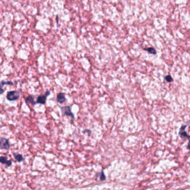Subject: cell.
Returning a JSON list of instances; mask_svg holds the SVG:
<instances>
[{
	"instance_id": "obj_9",
	"label": "cell",
	"mask_w": 190,
	"mask_h": 190,
	"mask_svg": "<svg viewBox=\"0 0 190 190\" xmlns=\"http://www.w3.org/2000/svg\"><path fill=\"white\" fill-rule=\"evenodd\" d=\"M26 103H30L34 106H35V104H36V102H35L34 101V96L33 95H30L29 96H28L26 99Z\"/></svg>"
},
{
	"instance_id": "obj_3",
	"label": "cell",
	"mask_w": 190,
	"mask_h": 190,
	"mask_svg": "<svg viewBox=\"0 0 190 190\" xmlns=\"http://www.w3.org/2000/svg\"><path fill=\"white\" fill-rule=\"evenodd\" d=\"M50 94V93L49 91H47L46 94L45 95H41L38 96V98H37V101H36V103L37 104H45L46 103V99H47V97L48 95Z\"/></svg>"
},
{
	"instance_id": "obj_10",
	"label": "cell",
	"mask_w": 190,
	"mask_h": 190,
	"mask_svg": "<svg viewBox=\"0 0 190 190\" xmlns=\"http://www.w3.org/2000/svg\"><path fill=\"white\" fill-rule=\"evenodd\" d=\"M13 156L15 159L18 162H21L24 161V158L22 155L18 153H13Z\"/></svg>"
},
{
	"instance_id": "obj_13",
	"label": "cell",
	"mask_w": 190,
	"mask_h": 190,
	"mask_svg": "<svg viewBox=\"0 0 190 190\" xmlns=\"http://www.w3.org/2000/svg\"><path fill=\"white\" fill-rule=\"evenodd\" d=\"M100 179H101V181H104V180L106 179V177H105V175L104 174V171H102V172L100 175Z\"/></svg>"
},
{
	"instance_id": "obj_5",
	"label": "cell",
	"mask_w": 190,
	"mask_h": 190,
	"mask_svg": "<svg viewBox=\"0 0 190 190\" xmlns=\"http://www.w3.org/2000/svg\"><path fill=\"white\" fill-rule=\"evenodd\" d=\"M0 163L2 164H6L7 167L11 166L12 165L11 161L7 160V158L4 156L0 157Z\"/></svg>"
},
{
	"instance_id": "obj_8",
	"label": "cell",
	"mask_w": 190,
	"mask_h": 190,
	"mask_svg": "<svg viewBox=\"0 0 190 190\" xmlns=\"http://www.w3.org/2000/svg\"><path fill=\"white\" fill-rule=\"evenodd\" d=\"M57 100L60 104L63 103L66 101V98L65 94L62 93L59 94L57 96Z\"/></svg>"
},
{
	"instance_id": "obj_11",
	"label": "cell",
	"mask_w": 190,
	"mask_h": 190,
	"mask_svg": "<svg viewBox=\"0 0 190 190\" xmlns=\"http://www.w3.org/2000/svg\"><path fill=\"white\" fill-rule=\"evenodd\" d=\"M144 50L147 51L148 53L151 54H153V55H155L156 54V51L154 49V48H144Z\"/></svg>"
},
{
	"instance_id": "obj_2",
	"label": "cell",
	"mask_w": 190,
	"mask_h": 190,
	"mask_svg": "<svg viewBox=\"0 0 190 190\" xmlns=\"http://www.w3.org/2000/svg\"><path fill=\"white\" fill-rule=\"evenodd\" d=\"M0 149L9 150L10 149L9 141L6 138H0Z\"/></svg>"
},
{
	"instance_id": "obj_1",
	"label": "cell",
	"mask_w": 190,
	"mask_h": 190,
	"mask_svg": "<svg viewBox=\"0 0 190 190\" xmlns=\"http://www.w3.org/2000/svg\"><path fill=\"white\" fill-rule=\"evenodd\" d=\"M20 94L18 91L13 90L10 91L7 93L6 98L9 101H15L18 99Z\"/></svg>"
},
{
	"instance_id": "obj_12",
	"label": "cell",
	"mask_w": 190,
	"mask_h": 190,
	"mask_svg": "<svg viewBox=\"0 0 190 190\" xmlns=\"http://www.w3.org/2000/svg\"><path fill=\"white\" fill-rule=\"evenodd\" d=\"M165 80H166L167 82H168V83H171V82H173V79L171 77V76L170 75L166 76V77H165Z\"/></svg>"
},
{
	"instance_id": "obj_7",
	"label": "cell",
	"mask_w": 190,
	"mask_h": 190,
	"mask_svg": "<svg viewBox=\"0 0 190 190\" xmlns=\"http://www.w3.org/2000/svg\"><path fill=\"white\" fill-rule=\"evenodd\" d=\"M13 83L10 81H2L0 82V94H2L4 93V89H2V87L5 85H13Z\"/></svg>"
},
{
	"instance_id": "obj_6",
	"label": "cell",
	"mask_w": 190,
	"mask_h": 190,
	"mask_svg": "<svg viewBox=\"0 0 190 190\" xmlns=\"http://www.w3.org/2000/svg\"><path fill=\"white\" fill-rule=\"evenodd\" d=\"M186 127V125H183L181 127L180 131L179 132V134L181 136V137H186L189 138V140H190V136L187 134V133H186V132L185 131V128Z\"/></svg>"
},
{
	"instance_id": "obj_4",
	"label": "cell",
	"mask_w": 190,
	"mask_h": 190,
	"mask_svg": "<svg viewBox=\"0 0 190 190\" xmlns=\"http://www.w3.org/2000/svg\"><path fill=\"white\" fill-rule=\"evenodd\" d=\"M61 110H62V112L63 113V114H64L65 115H66V116H71L72 119L74 118V115L72 113L71 110L70 109V107L66 106V107H62L61 108Z\"/></svg>"
}]
</instances>
